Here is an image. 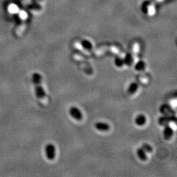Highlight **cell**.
I'll use <instances>...</instances> for the list:
<instances>
[{"instance_id": "6da1fadb", "label": "cell", "mask_w": 177, "mask_h": 177, "mask_svg": "<svg viewBox=\"0 0 177 177\" xmlns=\"http://www.w3.org/2000/svg\"><path fill=\"white\" fill-rule=\"evenodd\" d=\"M45 154L47 159L50 161H52L55 158L56 156V148L54 145L52 143H48L45 145Z\"/></svg>"}, {"instance_id": "7a4b0ae2", "label": "cell", "mask_w": 177, "mask_h": 177, "mask_svg": "<svg viewBox=\"0 0 177 177\" xmlns=\"http://www.w3.org/2000/svg\"><path fill=\"white\" fill-rule=\"evenodd\" d=\"M69 114L73 119L76 121H81L83 119V113L81 110L76 106H71L69 109Z\"/></svg>"}, {"instance_id": "3957f363", "label": "cell", "mask_w": 177, "mask_h": 177, "mask_svg": "<svg viewBox=\"0 0 177 177\" xmlns=\"http://www.w3.org/2000/svg\"><path fill=\"white\" fill-rule=\"evenodd\" d=\"M34 90L35 96L39 99H42V98H45L46 96L45 90L42 86L41 84H38L34 85Z\"/></svg>"}, {"instance_id": "277c9868", "label": "cell", "mask_w": 177, "mask_h": 177, "mask_svg": "<svg viewBox=\"0 0 177 177\" xmlns=\"http://www.w3.org/2000/svg\"><path fill=\"white\" fill-rule=\"evenodd\" d=\"M94 127L98 131L107 132L110 129V125L104 121H97L94 123Z\"/></svg>"}, {"instance_id": "5b68a950", "label": "cell", "mask_w": 177, "mask_h": 177, "mask_svg": "<svg viewBox=\"0 0 177 177\" xmlns=\"http://www.w3.org/2000/svg\"><path fill=\"white\" fill-rule=\"evenodd\" d=\"M174 135V130L171 127L170 125H165L163 131V138L165 140H170Z\"/></svg>"}, {"instance_id": "8992f818", "label": "cell", "mask_w": 177, "mask_h": 177, "mask_svg": "<svg viewBox=\"0 0 177 177\" xmlns=\"http://www.w3.org/2000/svg\"><path fill=\"white\" fill-rule=\"evenodd\" d=\"M146 121L147 118L144 114H139L135 119V123L137 126H139V127H143V126L146 123Z\"/></svg>"}, {"instance_id": "52a82bcc", "label": "cell", "mask_w": 177, "mask_h": 177, "mask_svg": "<svg viewBox=\"0 0 177 177\" xmlns=\"http://www.w3.org/2000/svg\"><path fill=\"white\" fill-rule=\"evenodd\" d=\"M159 123L160 125H168L169 122H172L176 121V117L175 116H171L169 117L167 115L163 117H161L159 118Z\"/></svg>"}, {"instance_id": "ba28073f", "label": "cell", "mask_w": 177, "mask_h": 177, "mask_svg": "<svg viewBox=\"0 0 177 177\" xmlns=\"http://www.w3.org/2000/svg\"><path fill=\"white\" fill-rule=\"evenodd\" d=\"M138 89H139V84L136 82H132L128 86L127 93L129 94H134L137 92Z\"/></svg>"}, {"instance_id": "9c48e42d", "label": "cell", "mask_w": 177, "mask_h": 177, "mask_svg": "<svg viewBox=\"0 0 177 177\" xmlns=\"http://www.w3.org/2000/svg\"><path fill=\"white\" fill-rule=\"evenodd\" d=\"M136 154H137L138 157H139V158L142 161H145L148 159L147 153L141 147L139 148L136 149Z\"/></svg>"}, {"instance_id": "30bf717a", "label": "cell", "mask_w": 177, "mask_h": 177, "mask_svg": "<svg viewBox=\"0 0 177 177\" xmlns=\"http://www.w3.org/2000/svg\"><path fill=\"white\" fill-rule=\"evenodd\" d=\"M124 64L128 66H131L134 62L133 56L131 53H127L123 58Z\"/></svg>"}, {"instance_id": "8fae6325", "label": "cell", "mask_w": 177, "mask_h": 177, "mask_svg": "<svg viewBox=\"0 0 177 177\" xmlns=\"http://www.w3.org/2000/svg\"><path fill=\"white\" fill-rule=\"evenodd\" d=\"M31 79H32V82L34 85L38 84H41L43 77L41 74H40L38 72H35L32 74L31 76Z\"/></svg>"}, {"instance_id": "7c38bea8", "label": "cell", "mask_w": 177, "mask_h": 177, "mask_svg": "<svg viewBox=\"0 0 177 177\" xmlns=\"http://www.w3.org/2000/svg\"><path fill=\"white\" fill-rule=\"evenodd\" d=\"M146 64L145 62L140 60L138 61L135 64V69L138 72H140V71H143L146 68Z\"/></svg>"}, {"instance_id": "4fadbf2b", "label": "cell", "mask_w": 177, "mask_h": 177, "mask_svg": "<svg viewBox=\"0 0 177 177\" xmlns=\"http://www.w3.org/2000/svg\"><path fill=\"white\" fill-rule=\"evenodd\" d=\"M81 45L83 48L85 49L87 51H90L93 49L92 43H90L89 40H86V39H84V40L81 41Z\"/></svg>"}, {"instance_id": "5bb4252c", "label": "cell", "mask_w": 177, "mask_h": 177, "mask_svg": "<svg viewBox=\"0 0 177 177\" xmlns=\"http://www.w3.org/2000/svg\"><path fill=\"white\" fill-rule=\"evenodd\" d=\"M114 64L117 67V68H121L122 66H123L124 64V61L123 58L120 57H116L114 59Z\"/></svg>"}, {"instance_id": "9a60e30c", "label": "cell", "mask_w": 177, "mask_h": 177, "mask_svg": "<svg viewBox=\"0 0 177 177\" xmlns=\"http://www.w3.org/2000/svg\"><path fill=\"white\" fill-rule=\"evenodd\" d=\"M141 148H143L146 153H152L153 152V148L152 147V146H150L149 144L144 143L143 145H142Z\"/></svg>"}]
</instances>
